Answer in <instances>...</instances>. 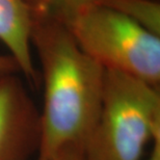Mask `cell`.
<instances>
[{"label": "cell", "mask_w": 160, "mask_h": 160, "mask_svg": "<svg viewBox=\"0 0 160 160\" xmlns=\"http://www.w3.org/2000/svg\"><path fill=\"white\" fill-rule=\"evenodd\" d=\"M31 46L44 88L37 160H51L68 147L83 149L100 112L105 70L80 49L59 19L37 8Z\"/></svg>", "instance_id": "1"}, {"label": "cell", "mask_w": 160, "mask_h": 160, "mask_svg": "<svg viewBox=\"0 0 160 160\" xmlns=\"http://www.w3.org/2000/svg\"><path fill=\"white\" fill-rule=\"evenodd\" d=\"M157 139L159 88L105 70L100 112L83 147L85 160H142L146 146Z\"/></svg>", "instance_id": "2"}, {"label": "cell", "mask_w": 160, "mask_h": 160, "mask_svg": "<svg viewBox=\"0 0 160 160\" xmlns=\"http://www.w3.org/2000/svg\"><path fill=\"white\" fill-rule=\"evenodd\" d=\"M83 52L106 71L159 88L160 36L106 5H95L62 21Z\"/></svg>", "instance_id": "3"}, {"label": "cell", "mask_w": 160, "mask_h": 160, "mask_svg": "<svg viewBox=\"0 0 160 160\" xmlns=\"http://www.w3.org/2000/svg\"><path fill=\"white\" fill-rule=\"evenodd\" d=\"M41 137L40 110L17 73L0 75V160H33Z\"/></svg>", "instance_id": "4"}, {"label": "cell", "mask_w": 160, "mask_h": 160, "mask_svg": "<svg viewBox=\"0 0 160 160\" xmlns=\"http://www.w3.org/2000/svg\"><path fill=\"white\" fill-rule=\"evenodd\" d=\"M36 8L29 0H0V42L8 48L29 83L40 78L32 58L31 32Z\"/></svg>", "instance_id": "5"}, {"label": "cell", "mask_w": 160, "mask_h": 160, "mask_svg": "<svg viewBox=\"0 0 160 160\" xmlns=\"http://www.w3.org/2000/svg\"><path fill=\"white\" fill-rule=\"evenodd\" d=\"M102 5L119 12L156 36H160V4L154 0H103Z\"/></svg>", "instance_id": "6"}, {"label": "cell", "mask_w": 160, "mask_h": 160, "mask_svg": "<svg viewBox=\"0 0 160 160\" xmlns=\"http://www.w3.org/2000/svg\"><path fill=\"white\" fill-rule=\"evenodd\" d=\"M102 2L103 0H36L33 5L38 11L63 21L80 11L102 4Z\"/></svg>", "instance_id": "7"}, {"label": "cell", "mask_w": 160, "mask_h": 160, "mask_svg": "<svg viewBox=\"0 0 160 160\" xmlns=\"http://www.w3.org/2000/svg\"><path fill=\"white\" fill-rule=\"evenodd\" d=\"M51 160H85V158L82 148L68 147L59 151Z\"/></svg>", "instance_id": "8"}, {"label": "cell", "mask_w": 160, "mask_h": 160, "mask_svg": "<svg viewBox=\"0 0 160 160\" xmlns=\"http://www.w3.org/2000/svg\"><path fill=\"white\" fill-rule=\"evenodd\" d=\"M12 73H20L19 67L16 60L8 54L2 55L0 54V75L1 74H12Z\"/></svg>", "instance_id": "9"}, {"label": "cell", "mask_w": 160, "mask_h": 160, "mask_svg": "<svg viewBox=\"0 0 160 160\" xmlns=\"http://www.w3.org/2000/svg\"><path fill=\"white\" fill-rule=\"evenodd\" d=\"M142 160H160V139L155 140L153 142L150 155L148 156V158Z\"/></svg>", "instance_id": "10"}, {"label": "cell", "mask_w": 160, "mask_h": 160, "mask_svg": "<svg viewBox=\"0 0 160 160\" xmlns=\"http://www.w3.org/2000/svg\"><path fill=\"white\" fill-rule=\"evenodd\" d=\"M29 1H30V2H31V3H33V2H34V1H36V0H29Z\"/></svg>", "instance_id": "11"}]
</instances>
